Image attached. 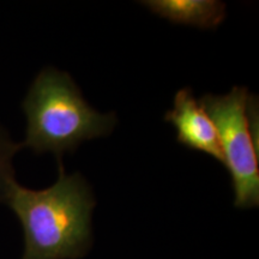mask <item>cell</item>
<instances>
[{"label":"cell","instance_id":"6","mask_svg":"<svg viewBox=\"0 0 259 259\" xmlns=\"http://www.w3.org/2000/svg\"><path fill=\"white\" fill-rule=\"evenodd\" d=\"M22 148V143L12 141L9 132L0 126V203L3 204L16 181L12 160Z\"/></svg>","mask_w":259,"mask_h":259},{"label":"cell","instance_id":"2","mask_svg":"<svg viewBox=\"0 0 259 259\" xmlns=\"http://www.w3.org/2000/svg\"><path fill=\"white\" fill-rule=\"evenodd\" d=\"M22 107L27 116L22 147L37 155L53 154L59 163L83 142L108 136L118 120L114 112L102 114L93 108L72 77L54 67L37 74Z\"/></svg>","mask_w":259,"mask_h":259},{"label":"cell","instance_id":"3","mask_svg":"<svg viewBox=\"0 0 259 259\" xmlns=\"http://www.w3.org/2000/svg\"><path fill=\"white\" fill-rule=\"evenodd\" d=\"M198 101L218 131L225 167L231 174L234 206L257 208L259 167L254 124L258 118L254 115L258 114V102L244 87H233L226 95L206 94Z\"/></svg>","mask_w":259,"mask_h":259},{"label":"cell","instance_id":"4","mask_svg":"<svg viewBox=\"0 0 259 259\" xmlns=\"http://www.w3.org/2000/svg\"><path fill=\"white\" fill-rule=\"evenodd\" d=\"M164 121L176 128L178 143L190 150L209 155L225 166L215 125L190 88L177 92L173 108L166 112Z\"/></svg>","mask_w":259,"mask_h":259},{"label":"cell","instance_id":"5","mask_svg":"<svg viewBox=\"0 0 259 259\" xmlns=\"http://www.w3.org/2000/svg\"><path fill=\"white\" fill-rule=\"evenodd\" d=\"M142 5L171 23L216 29L226 19V4L219 0H147Z\"/></svg>","mask_w":259,"mask_h":259},{"label":"cell","instance_id":"1","mask_svg":"<svg viewBox=\"0 0 259 259\" xmlns=\"http://www.w3.org/2000/svg\"><path fill=\"white\" fill-rule=\"evenodd\" d=\"M4 204L23 228L22 259H80L92 248L95 197L82 174H66L61 163L56 184L30 190L15 181Z\"/></svg>","mask_w":259,"mask_h":259}]
</instances>
